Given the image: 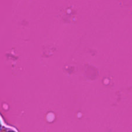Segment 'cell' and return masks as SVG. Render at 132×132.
Wrapping results in <instances>:
<instances>
[{"label":"cell","mask_w":132,"mask_h":132,"mask_svg":"<svg viewBox=\"0 0 132 132\" xmlns=\"http://www.w3.org/2000/svg\"><path fill=\"white\" fill-rule=\"evenodd\" d=\"M9 132H14V131H9Z\"/></svg>","instance_id":"obj_1"},{"label":"cell","mask_w":132,"mask_h":132,"mask_svg":"<svg viewBox=\"0 0 132 132\" xmlns=\"http://www.w3.org/2000/svg\"><path fill=\"white\" fill-rule=\"evenodd\" d=\"M0 128H1V126H0Z\"/></svg>","instance_id":"obj_2"}]
</instances>
